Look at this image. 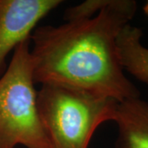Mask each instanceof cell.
I'll return each mask as SVG.
<instances>
[{
	"label": "cell",
	"instance_id": "6da1fadb",
	"mask_svg": "<svg viewBox=\"0 0 148 148\" xmlns=\"http://www.w3.org/2000/svg\"><path fill=\"white\" fill-rule=\"evenodd\" d=\"M137 9L134 0H109L90 19L36 28L31 35L35 83L69 86L118 102L140 97L117 49V37Z\"/></svg>",
	"mask_w": 148,
	"mask_h": 148
},
{
	"label": "cell",
	"instance_id": "7a4b0ae2",
	"mask_svg": "<svg viewBox=\"0 0 148 148\" xmlns=\"http://www.w3.org/2000/svg\"><path fill=\"white\" fill-rule=\"evenodd\" d=\"M115 100L64 85L43 84L37 106L53 148H87L103 123L114 120Z\"/></svg>",
	"mask_w": 148,
	"mask_h": 148
},
{
	"label": "cell",
	"instance_id": "3957f363",
	"mask_svg": "<svg viewBox=\"0 0 148 148\" xmlns=\"http://www.w3.org/2000/svg\"><path fill=\"white\" fill-rule=\"evenodd\" d=\"M53 148L37 106L31 38L14 49L0 77V148Z\"/></svg>",
	"mask_w": 148,
	"mask_h": 148
},
{
	"label": "cell",
	"instance_id": "277c9868",
	"mask_svg": "<svg viewBox=\"0 0 148 148\" xmlns=\"http://www.w3.org/2000/svg\"><path fill=\"white\" fill-rule=\"evenodd\" d=\"M62 3L60 0H0V77L5 72L8 53L29 40L37 23Z\"/></svg>",
	"mask_w": 148,
	"mask_h": 148
},
{
	"label": "cell",
	"instance_id": "5b68a950",
	"mask_svg": "<svg viewBox=\"0 0 148 148\" xmlns=\"http://www.w3.org/2000/svg\"><path fill=\"white\" fill-rule=\"evenodd\" d=\"M115 148H148V101L141 97L119 103Z\"/></svg>",
	"mask_w": 148,
	"mask_h": 148
},
{
	"label": "cell",
	"instance_id": "8992f818",
	"mask_svg": "<svg viewBox=\"0 0 148 148\" xmlns=\"http://www.w3.org/2000/svg\"><path fill=\"white\" fill-rule=\"evenodd\" d=\"M143 35L141 28L127 24L117 37V49L123 70L148 84V48L142 43Z\"/></svg>",
	"mask_w": 148,
	"mask_h": 148
},
{
	"label": "cell",
	"instance_id": "52a82bcc",
	"mask_svg": "<svg viewBox=\"0 0 148 148\" xmlns=\"http://www.w3.org/2000/svg\"><path fill=\"white\" fill-rule=\"evenodd\" d=\"M109 0H87L65 11L64 19L67 21L90 19L107 4Z\"/></svg>",
	"mask_w": 148,
	"mask_h": 148
},
{
	"label": "cell",
	"instance_id": "ba28073f",
	"mask_svg": "<svg viewBox=\"0 0 148 148\" xmlns=\"http://www.w3.org/2000/svg\"><path fill=\"white\" fill-rule=\"evenodd\" d=\"M143 11H144V12L146 13V15L148 16V1L147 2V3L144 5V7H143Z\"/></svg>",
	"mask_w": 148,
	"mask_h": 148
}]
</instances>
